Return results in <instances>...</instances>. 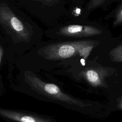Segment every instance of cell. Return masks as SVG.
Masks as SVG:
<instances>
[{"label":"cell","instance_id":"6","mask_svg":"<svg viewBox=\"0 0 122 122\" xmlns=\"http://www.w3.org/2000/svg\"><path fill=\"white\" fill-rule=\"evenodd\" d=\"M84 76L88 81L93 86H98L102 83L99 72L94 70H88L85 72Z\"/></svg>","mask_w":122,"mask_h":122},{"label":"cell","instance_id":"13","mask_svg":"<svg viewBox=\"0 0 122 122\" xmlns=\"http://www.w3.org/2000/svg\"><path fill=\"white\" fill-rule=\"evenodd\" d=\"M81 62L82 65H83V66L85 65V60H84V59H81Z\"/></svg>","mask_w":122,"mask_h":122},{"label":"cell","instance_id":"4","mask_svg":"<svg viewBox=\"0 0 122 122\" xmlns=\"http://www.w3.org/2000/svg\"><path fill=\"white\" fill-rule=\"evenodd\" d=\"M0 117L7 122H58L53 117L26 111L0 108Z\"/></svg>","mask_w":122,"mask_h":122},{"label":"cell","instance_id":"2","mask_svg":"<svg viewBox=\"0 0 122 122\" xmlns=\"http://www.w3.org/2000/svg\"><path fill=\"white\" fill-rule=\"evenodd\" d=\"M92 44L87 41H66L52 43L45 47L42 55L48 60H60L72 57L79 54L83 47Z\"/></svg>","mask_w":122,"mask_h":122},{"label":"cell","instance_id":"7","mask_svg":"<svg viewBox=\"0 0 122 122\" xmlns=\"http://www.w3.org/2000/svg\"><path fill=\"white\" fill-rule=\"evenodd\" d=\"M110 55L112 60L122 62V45L118 46L112 50L110 52Z\"/></svg>","mask_w":122,"mask_h":122},{"label":"cell","instance_id":"10","mask_svg":"<svg viewBox=\"0 0 122 122\" xmlns=\"http://www.w3.org/2000/svg\"><path fill=\"white\" fill-rule=\"evenodd\" d=\"M104 0H92L91 1L89 5V8H92L97 6H99L103 3Z\"/></svg>","mask_w":122,"mask_h":122},{"label":"cell","instance_id":"8","mask_svg":"<svg viewBox=\"0 0 122 122\" xmlns=\"http://www.w3.org/2000/svg\"><path fill=\"white\" fill-rule=\"evenodd\" d=\"M92 48L93 46L92 45V44L86 46L80 50L79 54L80 56L84 57V59H86L90 54Z\"/></svg>","mask_w":122,"mask_h":122},{"label":"cell","instance_id":"3","mask_svg":"<svg viewBox=\"0 0 122 122\" xmlns=\"http://www.w3.org/2000/svg\"><path fill=\"white\" fill-rule=\"evenodd\" d=\"M0 23L21 41H26L30 38V32L26 26L5 3L0 4Z\"/></svg>","mask_w":122,"mask_h":122},{"label":"cell","instance_id":"1","mask_svg":"<svg viewBox=\"0 0 122 122\" xmlns=\"http://www.w3.org/2000/svg\"><path fill=\"white\" fill-rule=\"evenodd\" d=\"M25 80L33 91L48 100L64 106H83L81 102L63 92L56 85L44 81L32 73L28 72Z\"/></svg>","mask_w":122,"mask_h":122},{"label":"cell","instance_id":"11","mask_svg":"<svg viewBox=\"0 0 122 122\" xmlns=\"http://www.w3.org/2000/svg\"><path fill=\"white\" fill-rule=\"evenodd\" d=\"M121 22H122V8L117 14L116 20L115 21H114V24L115 25H117Z\"/></svg>","mask_w":122,"mask_h":122},{"label":"cell","instance_id":"12","mask_svg":"<svg viewBox=\"0 0 122 122\" xmlns=\"http://www.w3.org/2000/svg\"><path fill=\"white\" fill-rule=\"evenodd\" d=\"M3 51L2 48L0 46V64L1 62V60L2 59V56H3Z\"/></svg>","mask_w":122,"mask_h":122},{"label":"cell","instance_id":"9","mask_svg":"<svg viewBox=\"0 0 122 122\" xmlns=\"http://www.w3.org/2000/svg\"><path fill=\"white\" fill-rule=\"evenodd\" d=\"M37 1L42 3L43 4L46 6H51L54 4H55L56 3L59 2V1L58 0H37Z\"/></svg>","mask_w":122,"mask_h":122},{"label":"cell","instance_id":"5","mask_svg":"<svg viewBox=\"0 0 122 122\" xmlns=\"http://www.w3.org/2000/svg\"><path fill=\"white\" fill-rule=\"evenodd\" d=\"M102 30L93 26L70 25L64 26L59 30L60 35L69 37H86L98 35Z\"/></svg>","mask_w":122,"mask_h":122}]
</instances>
